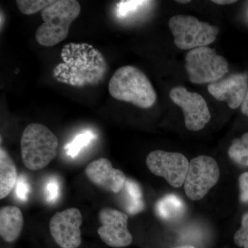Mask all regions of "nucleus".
Segmentation results:
<instances>
[{"instance_id": "obj_1", "label": "nucleus", "mask_w": 248, "mask_h": 248, "mask_svg": "<svg viewBox=\"0 0 248 248\" xmlns=\"http://www.w3.org/2000/svg\"><path fill=\"white\" fill-rule=\"evenodd\" d=\"M63 63L55 68L58 81L75 87L99 84L108 71L104 55L88 44H68L62 52Z\"/></svg>"}, {"instance_id": "obj_2", "label": "nucleus", "mask_w": 248, "mask_h": 248, "mask_svg": "<svg viewBox=\"0 0 248 248\" xmlns=\"http://www.w3.org/2000/svg\"><path fill=\"white\" fill-rule=\"evenodd\" d=\"M109 93L114 99L130 103L141 108H149L156 100V93L151 81L139 68L125 66L112 75Z\"/></svg>"}, {"instance_id": "obj_3", "label": "nucleus", "mask_w": 248, "mask_h": 248, "mask_svg": "<svg viewBox=\"0 0 248 248\" xmlns=\"http://www.w3.org/2000/svg\"><path fill=\"white\" fill-rule=\"evenodd\" d=\"M81 6L76 0H57L42 11L43 24L35 31L36 42L46 47L58 45L66 38L72 23L79 16Z\"/></svg>"}, {"instance_id": "obj_4", "label": "nucleus", "mask_w": 248, "mask_h": 248, "mask_svg": "<svg viewBox=\"0 0 248 248\" xmlns=\"http://www.w3.org/2000/svg\"><path fill=\"white\" fill-rule=\"evenodd\" d=\"M58 139L46 125L31 124L23 131L21 138V155L28 169H43L58 155Z\"/></svg>"}, {"instance_id": "obj_5", "label": "nucleus", "mask_w": 248, "mask_h": 248, "mask_svg": "<svg viewBox=\"0 0 248 248\" xmlns=\"http://www.w3.org/2000/svg\"><path fill=\"white\" fill-rule=\"evenodd\" d=\"M169 25L174 36V45L182 50L207 46L216 40L218 34V28L186 15L173 16Z\"/></svg>"}, {"instance_id": "obj_6", "label": "nucleus", "mask_w": 248, "mask_h": 248, "mask_svg": "<svg viewBox=\"0 0 248 248\" xmlns=\"http://www.w3.org/2000/svg\"><path fill=\"white\" fill-rule=\"evenodd\" d=\"M185 60L186 72L193 84L216 82L229 71L226 59L217 55L210 47L191 50L186 55Z\"/></svg>"}, {"instance_id": "obj_7", "label": "nucleus", "mask_w": 248, "mask_h": 248, "mask_svg": "<svg viewBox=\"0 0 248 248\" xmlns=\"http://www.w3.org/2000/svg\"><path fill=\"white\" fill-rule=\"evenodd\" d=\"M219 167L211 156H199L191 160L186 176L184 189L190 200L198 201L218 182Z\"/></svg>"}, {"instance_id": "obj_8", "label": "nucleus", "mask_w": 248, "mask_h": 248, "mask_svg": "<svg viewBox=\"0 0 248 248\" xmlns=\"http://www.w3.org/2000/svg\"><path fill=\"white\" fill-rule=\"evenodd\" d=\"M187 158L182 153L154 151L146 157V165L153 174L164 177L170 185L179 187L185 183L189 169Z\"/></svg>"}, {"instance_id": "obj_9", "label": "nucleus", "mask_w": 248, "mask_h": 248, "mask_svg": "<svg viewBox=\"0 0 248 248\" xmlns=\"http://www.w3.org/2000/svg\"><path fill=\"white\" fill-rule=\"evenodd\" d=\"M170 97L182 109L186 127L190 131H199L210 122L211 115L208 104L199 93L177 86L171 90Z\"/></svg>"}, {"instance_id": "obj_10", "label": "nucleus", "mask_w": 248, "mask_h": 248, "mask_svg": "<svg viewBox=\"0 0 248 248\" xmlns=\"http://www.w3.org/2000/svg\"><path fill=\"white\" fill-rule=\"evenodd\" d=\"M83 217L79 209L71 208L57 213L50 221L54 241L62 248H78L81 244Z\"/></svg>"}, {"instance_id": "obj_11", "label": "nucleus", "mask_w": 248, "mask_h": 248, "mask_svg": "<svg viewBox=\"0 0 248 248\" xmlns=\"http://www.w3.org/2000/svg\"><path fill=\"white\" fill-rule=\"evenodd\" d=\"M101 226L98 228L99 237L111 248L127 247L131 244L133 236L128 229L126 214L110 208L102 209L99 213Z\"/></svg>"}, {"instance_id": "obj_12", "label": "nucleus", "mask_w": 248, "mask_h": 248, "mask_svg": "<svg viewBox=\"0 0 248 248\" xmlns=\"http://www.w3.org/2000/svg\"><path fill=\"white\" fill-rule=\"evenodd\" d=\"M85 173L94 185L112 193L123 190L127 180L125 174L120 169H114L110 160L104 157L90 163Z\"/></svg>"}, {"instance_id": "obj_13", "label": "nucleus", "mask_w": 248, "mask_h": 248, "mask_svg": "<svg viewBox=\"0 0 248 248\" xmlns=\"http://www.w3.org/2000/svg\"><path fill=\"white\" fill-rule=\"evenodd\" d=\"M248 89L247 76L232 74L212 83L209 85L208 91L217 100L226 101L228 107L236 109L242 105Z\"/></svg>"}, {"instance_id": "obj_14", "label": "nucleus", "mask_w": 248, "mask_h": 248, "mask_svg": "<svg viewBox=\"0 0 248 248\" xmlns=\"http://www.w3.org/2000/svg\"><path fill=\"white\" fill-rule=\"evenodd\" d=\"M24 223V216L18 207L7 205L0 210V235L6 242H14L19 238Z\"/></svg>"}, {"instance_id": "obj_15", "label": "nucleus", "mask_w": 248, "mask_h": 248, "mask_svg": "<svg viewBox=\"0 0 248 248\" xmlns=\"http://www.w3.org/2000/svg\"><path fill=\"white\" fill-rule=\"evenodd\" d=\"M17 172L14 160L3 147L0 148V199L6 198L17 182Z\"/></svg>"}, {"instance_id": "obj_16", "label": "nucleus", "mask_w": 248, "mask_h": 248, "mask_svg": "<svg viewBox=\"0 0 248 248\" xmlns=\"http://www.w3.org/2000/svg\"><path fill=\"white\" fill-rule=\"evenodd\" d=\"M156 212L161 218L174 220L182 216L185 212L183 201L175 195L164 196L156 203Z\"/></svg>"}, {"instance_id": "obj_17", "label": "nucleus", "mask_w": 248, "mask_h": 248, "mask_svg": "<svg viewBox=\"0 0 248 248\" xmlns=\"http://www.w3.org/2000/svg\"><path fill=\"white\" fill-rule=\"evenodd\" d=\"M126 197L127 210L132 215L138 214L143 210L144 207L142 200L141 188L136 182L128 179L124 187Z\"/></svg>"}, {"instance_id": "obj_18", "label": "nucleus", "mask_w": 248, "mask_h": 248, "mask_svg": "<svg viewBox=\"0 0 248 248\" xmlns=\"http://www.w3.org/2000/svg\"><path fill=\"white\" fill-rule=\"evenodd\" d=\"M228 155L236 164L248 167V133L233 140L228 150Z\"/></svg>"}, {"instance_id": "obj_19", "label": "nucleus", "mask_w": 248, "mask_h": 248, "mask_svg": "<svg viewBox=\"0 0 248 248\" xmlns=\"http://www.w3.org/2000/svg\"><path fill=\"white\" fill-rule=\"evenodd\" d=\"M54 1V0H17L16 4L23 14L30 16L43 11Z\"/></svg>"}, {"instance_id": "obj_20", "label": "nucleus", "mask_w": 248, "mask_h": 248, "mask_svg": "<svg viewBox=\"0 0 248 248\" xmlns=\"http://www.w3.org/2000/svg\"><path fill=\"white\" fill-rule=\"evenodd\" d=\"M94 137V135L90 131L78 135L71 143H68L65 147L66 154L71 157H76L81 150L92 141Z\"/></svg>"}, {"instance_id": "obj_21", "label": "nucleus", "mask_w": 248, "mask_h": 248, "mask_svg": "<svg viewBox=\"0 0 248 248\" xmlns=\"http://www.w3.org/2000/svg\"><path fill=\"white\" fill-rule=\"evenodd\" d=\"M234 239L239 247L248 248V213L241 218V228L235 233Z\"/></svg>"}, {"instance_id": "obj_22", "label": "nucleus", "mask_w": 248, "mask_h": 248, "mask_svg": "<svg viewBox=\"0 0 248 248\" xmlns=\"http://www.w3.org/2000/svg\"><path fill=\"white\" fill-rule=\"evenodd\" d=\"M148 3L146 1H122L118 4L117 14L120 17H124L128 16L130 13L136 11L139 7Z\"/></svg>"}, {"instance_id": "obj_23", "label": "nucleus", "mask_w": 248, "mask_h": 248, "mask_svg": "<svg viewBox=\"0 0 248 248\" xmlns=\"http://www.w3.org/2000/svg\"><path fill=\"white\" fill-rule=\"evenodd\" d=\"M60 195V185L57 179H49L46 185V196L49 203H54L58 200Z\"/></svg>"}, {"instance_id": "obj_24", "label": "nucleus", "mask_w": 248, "mask_h": 248, "mask_svg": "<svg viewBox=\"0 0 248 248\" xmlns=\"http://www.w3.org/2000/svg\"><path fill=\"white\" fill-rule=\"evenodd\" d=\"M16 193L17 198L22 202H26L30 193V186L24 177H19L16 186Z\"/></svg>"}, {"instance_id": "obj_25", "label": "nucleus", "mask_w": 248, "mask_h": 248, "mask_svg": "<svg viewBox=\"0 0 248 248\" xmlns=\"http://www.w3.org/2000/svg\"><path fill=\"white\" fill-rule=\"evenodd\" d=\"M240 187V200L244 203L248 202V172L240 175L239 179Z\"/></svg>"}, {"instance_id": "obj_26", "label": "nucleus", "mask_w": 248, "mask_h": 248, "mask_svg": "<svg viewBox=\"0 0 248 248\" xmlns=\"http://www.w3.org/2000/svg\"><path fill=\"white\" fill-rule=\"evenodd\" d=\"M241 111H242L244 115L248 117V89L247 93H246V97H245L244 102L241 105Z\"/></svg>"}, {"instance_id": "obj_27", "label": "nucleus", "mask_w": 248, "mask_h": 248, "mask_svg": "<svg viewBox=\"0 0 248 248\" xmlns=\"http://www.w3.org/2000/svg\"><path fill=\"white\" fill-rule=\"evenodd\" d=\"M213 2L219 5H226L234 4L236 2V1H234V0H214Z\"/></svg>"}, {"instance_id": "obj_28", "label": "nucleus", "mask_w": 248, "mask_h": 248, "mask_svg": "<svg viewBox=\"0 0 248 248\" xmlns=\"http://www.w3.org/2000/svg\"><path fill=\"white\" fill-rule=\"evenodd\" d=\"M175 248H195V247H193V246H179V247Z\"/></svg>"}, {"instance_id": "obj_29", "label": "nucleus", "mask_w": 248, "mask_h": 248, "mask_svg": "<svg viewBox=\"0 0 248 248\" xmlns=\"http://www.w3.org/2000/svg\"><path fill=\"white\" fill-rule=\"evenodd\" d=\"M177 2L182 3V4H186V3L190 2V1H177Z\"/></svg>"}]
</instances>
